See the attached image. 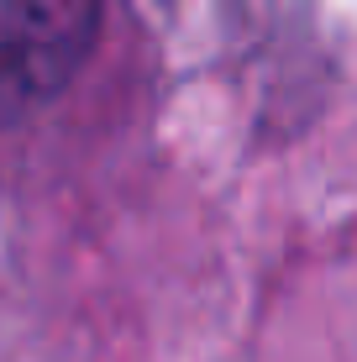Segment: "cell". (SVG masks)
<instances>
[{"label": "cell", "instance_id": "obj_1", "mask_svg": "<svg viewBox=\"0 0 357 362\" xmlns=\"http://www.w3.org/2000/svg\"><path fill=\"white\" fill-rule=\"evenodd\" d=\"M100 0H0V132L74 84L100 42Z\"/></svg>", "mask_w": 357, "mask_h": 362}]
</instances>
